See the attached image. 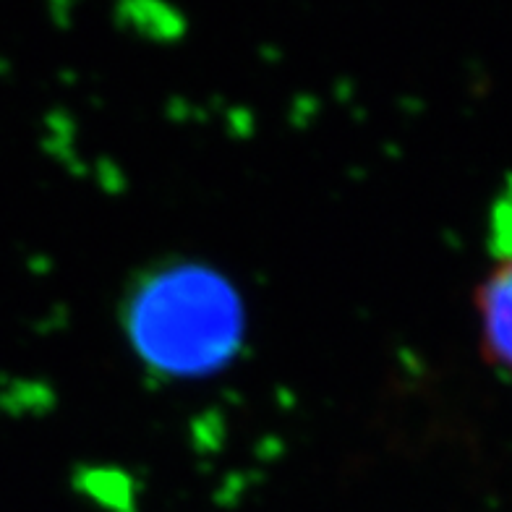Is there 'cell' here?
<instances>
[{
  "mask_svg": "<svg viewBox=\"0 0 512 512\" xmlns=\"http://www.w3.org/2000/svg\"><path fill=\"white\" fill-rule=\"evenodd\" d=\"M481 353L512 379V246L497 254L473 293Z\"/></svg>",
  "mask_w": 512,
  "mask_h": 512,
  "instance_id": "cell-2",
  "label": "cell"
},
{
  "mask_svg": "<svg viewBox=\"0 0 512 512\" xmlns=\"http://www.w3.org/2000/svg\"><path fill=\"white\" fill-rule=\"evenodd\" d=\"M123 327L142 364L176 379L209 377L243 343V301L236 285L199 262L155 267L131 288Z\"/></svg>",
  "mask_w": 512,
  "mask_h": 512,
  "instance_id": "cell-1",
  "label": "cell"
}]
</instances>
